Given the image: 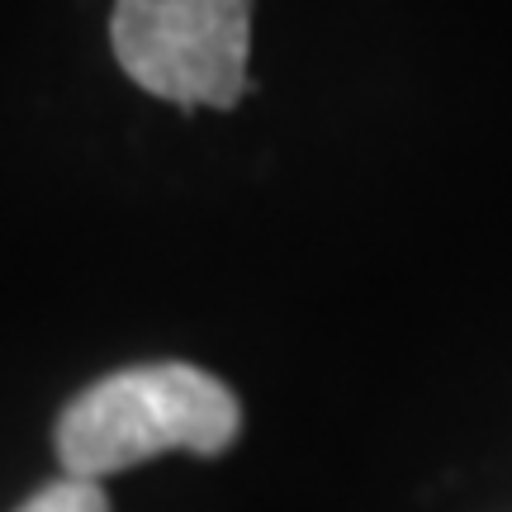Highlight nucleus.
<instances>
[{"mask_svg": "<svg viewBox=\"0 0 512 512\" xmlns=\"http://www.w3.org/2000/svg\"><path fill=\"white\" fill-rule=\"evenodd\" d=\"M110 34L119 67L171 105L228 110L247 91L252 0H119Z\"/></svg>", "mask_w": 512, "mask_h": 512, "instance_id": "f03ea898", "label": "nucleus"}, {"mask_svg": "<svg viewBox=\"0 0 512 512\" xmlns=\"http://www.w3.org/2000/svg\"><path fill=\"white\" fill-rule=\"evenodd\" d=\"M238 427L242 408L228 384L185 361H157L81 389L57 418V456L67 475L105 479L162 451L219 456Z\"/></svg>", "mask_w": 512, "mask_h": 512, "instance_id": "f257e3e1", "label": "nucleus"}, {"mask_svg": "<svg viewBox=\"0 0 512 512\" xmlns=\"http://www.w3.org/2000/svg\"><path fill=\"white\" fill-rule=\"evenodd\" d=\"M15 512H110V498L100 489V479L62 475L48 489H38L29 503H19Z\"/></svg>", "mask_w": 512, "mask_h": 512, "instance_id": "7ed1b4c3", "label": "nucleus"}]
</instances>
